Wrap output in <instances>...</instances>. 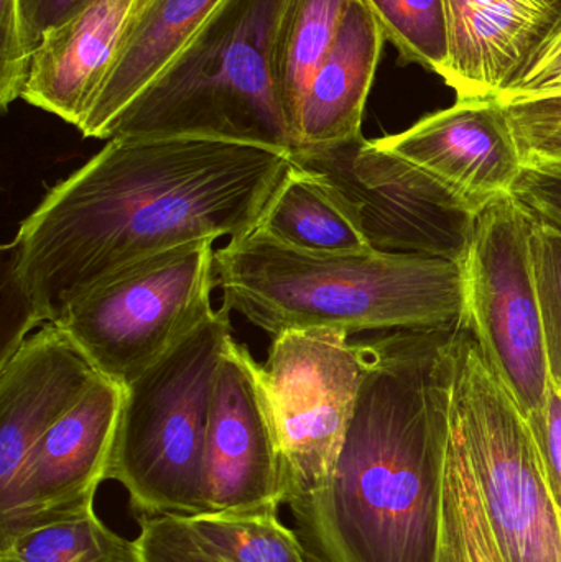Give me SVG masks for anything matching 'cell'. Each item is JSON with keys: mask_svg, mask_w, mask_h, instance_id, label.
I'll return each instance as SVG.
<instances>
[{"mask_svg": "<svg viewBox=\"0 0 561 562\" xmlns=\"http://www.w3.org/2000/svg\"><path fill=\"white\" fill-rule=\"evenodd\" d=\"M282 462L260 363L231 339L217 372L201 479V515L280 512Z\"/></svg>", "mask_w": 561, "mask_h": 562, "instance_id": "7c38bea8", "label": "cell"}, {"mask_svg": "<svg viewBox=\"0 0 561 562\" xmlns=\"http://www.w3.org/2000/svg\"><path fill=\"white\" fill-rule=\"evenodd\" d=\"M534 220L513 196L484 207L461 257L463 326L524 415L549 393V357L534 266Z\"/></svg>", "mask_w": 561, "mask_h": 562, "instance_id": "ba28073f", "label": "cell"}, {"mask_svg": "<svg viewBox=\"0 0 561 562\" xmlns=\"http://www.w3.org/2000/svg\"><path fill=\"white\" fill-rule=\"evenodd\" d=\"M221 0H134L111 68L78 125L85 138L108 137L117 115L197 35Z\"/></svg>", "mask_w": 561, "mask_h": 562, "instance_id": "e0dca14e", "label": "cell"}, {"mask_svg": "<svg viewBox=\"0 0 561 562\" xmlns=\"http://www.w3.org/2000/svg\"><path fill=\"white\" fill-rule=\"evenodd\" d=\"M559 514H560V521H561V507L559 505Z\"/></svg>", "mask_w": 561, "mask_h": 562, "instance_id": "836d02e7", "label": "cell"}, {"mask_svg": "<svg viewBox=\"0 0 561 562\" xmlns=\"http://www.w3.org/2000/svg\"><path fill=\"white\" fill-rule=\"evenodd\" d=\"M458 99L497 98L556 15L557 0H444Z\"/></svg>", "mask_w": 561, "mask_h": 562, "instance_id": "9a60e30c", "label": "cell"}, {"mask_svg": "<svg viewBox=\"0 0 561 562\" xmlns=\"http://www.w3.org/2000/svg\"><path fill=\"white\" fill-rule=\"evenodd\" d=\"M524 165L561 167V94L501 102Z\"/></svg>", "mask_w": 561, "mask_h": 562, "instance_id": "d4e9b609", "label": "cell"}, {"mask_svg": "<svg viewBox=\"0 0 561 562\" xmlns=\"http://www.w3.org/2000/svg\"><path fill=\"white\" fill-rule=\"evenodd\" d=\"M3 314H9L10 317L3 319L2 326V352H0V366L5 363L10 357L15 353V350L22 346L23 340L30 336V330L42 327L33 314L32 306H30L26 297L23 296L16 281L13 280L9 267L3 263Z\"/></svg>", "mask_w": 561, "mask_h": 562, "instance_id": "d6a6232c", "label": "cell"}, {"mask_svg": "<svg viewBox=\"0 0 561 562\" xmlns=\"http://www.w3.org/2000/svg\"><path fill=\"white\" fill-rule=\"evenodd\" d=\"M553 94H561V0L549 29L496 99L510 102Z\"/></svg>", "mask_w": 561, "mask_h": 562, "instance_id": "4316f807", "label": "cell"}, {"mask_svg": "<svg viewBox=\"0 0 561 562\" xmlns=\"http://www.w3.org/2000/svg\"><path fill=\"white\" fill-rule=\"evenodd\" d=\"M214 256L213 240H198L148 257L86 291L55 324L125 386L214 313Z\"/></svg>", "mask_w": 561, "mask_h": 562, "instance_id": "52a82bcc", "label": "cell"}, {"mask_svg": "<svg viewBox=\"0 0 561 562\" xmlns=\"http://www.w3.org/2000/svg\"><path fill=\"white\" fill-rule=\"evenodd\" d=\"M280 512L181 517L188 530L224 562H312Z\"/></svg>", "mask_w": 561, "mask_h": 562, "instance_id": "603a6c76", "label": "cell"}, {"mask_svg": "<svg viewBox=\"0 0 561 562\" xmlns=\"http://www.w3.org/2000/svg\"><path fill=\"white\" fill-rule=\"evenodd\" d=\"M96 0H19L20 26L26 53L45 42L49 33L85 12Z\"/></svg>", "mask_w": 561, "mask_h": 562, "instance_id": "4dcf8cb0", "label": "cell"}, {"mask_svg": "<svg viewBox=\"0 0 561 562\" xmlns=\"http://www.w3.org/2000/svg\"><path fill=\"white\" fill-rule=\"evenodd\" d=\"M405 61L444 75L450 61L444 0H364Z\"/></svg>", "mask_w": 561, "mask_h": 562, "instance_id": "cb8c5ba5", "label": "cell"}, {"mask_svg": "<svg viewBox=\"0 0 561 562\" xmlns=\"http://www.w3.org/2000/svg\"><path fill=\"white\" fill-rule=\"evenodd\" d=\"M534 266L542 306L550 376L561 386V234L536 220Z\"/></svg>", "mask_w": 561, "mask_h": 562, "instance_id": "484cf974", "label": "cell"}, {"mask_svg": "<svg viewBox=\"0 0 561 562\" xmlns=\"http://www.w3.org/2000/svg\"><path fill=\"white\" fill-rule=\"evenodd\" d=\"M290 151L200 137H114L49 188L3 263L40 326L165 250L256 229Z\"/></svg>", "mask_w": 561, "mask_h": 562, "instance_id": "6da1fadb", "label": "cell"}, {"mask_svg": "<svg viewBox=\"0 0 561 562\" xmlns=\"http://www.w3.org/2000/svg\"><path fill=\"white\" fill-rule=\"evenodd\" d=\"M99 376L78 344L55 323L30 334L0 366V488Z\"/></svg>", "mask_w": 561, "mask_h": 562, "instance_id": "5bb4252c", "label": "cell"}, {"mask_svg": "<svg viewBox=\"0 0 561 562\" xmlns=\"http://www.w3.org/2000/svg\"><path fill=\"white\" fill-rule=\"evenodd\" d=\"M223 307L276 337L333 327L435 330L463 326L460 262L408 254L318 256L277 243L259 227L216 250Z\"/></svg>", "mask_w": 561, "mask_h": 562, "instance_id": "3957f363", "label": "cell"}, {"mask_svg": "<svg viewBox=\"0 0 561 562\" xmlns=\"http://www.w3.org/2000/svg\"><path fill=\"white\" fill-rule=\"evenodd\" d=\"M349 337L333 327L285 330L260 363L289 507L325 487L345 446L364 375L361 342Z\"/></svg>", "mask_w": 561, "mask_h": 562, "instance_id": "9c48e42d", "label": "cell"}, {"mask_svg": "<svg viewBox=\"0 0 561 562\" xmlns=\"http://www.w3.org/2000/svg\"><path fill=\"white\" fill-rule=\"evenodd\" d=\"M455 329L362 340L364 375L335 471L290 507L310 561L440 560Z\"/></svg>", "mask_w": 561, "mask_h": 562, "instance_id": "7a4b0ae2", "label": "cell"}, {"mask_svg": "<svg viewBox=\"0 0 561 562\" xmlns=\"http://www.w3.org/2000/svg\"><path fill=\"white\" fill-rule=\"evenodd\" d=\"M348 2L287 0L283 7L273 40L272 79L292 134L306 89L335 42Z\"/></svg>", "mask_w": 561, "mask_h": 562, "instance_id": "ffe728a7", "label": "cell"}, {"mask_svg": "<svg viewBox=\"0 0 561 562\" xmlns=\"http://www.w3.org/2000/svg\"><path fill=\"white\" fill-rule=\"evenodd\" d=\"M290 160L322 175L338 190L372 249L457 262L463 257L478 214L375 140L361 134L300 147Z\"/></svg>", "mask_w": 561, "mask_h": 562, "instance_id": "30bf717a", "label": "cell"}, {"mask_svg": "<svg viewBox=\"0 0 561 562\" xmlns=\"http://www.w3.org/2000/svg\"><path fill=\"white\" fill-rule=\"evenodd\" d=\"M384 42L368 3L349 0L335 42L313 76L296 115V148L351 140L362 134L366 102Z\"/></svg>", "mask_w": 561, "mask_h": 562, "instance_id": "ac0fdd59", "label": "cell"}, {"mask_svg": "<svg viewBox=\"0 0 561 562\" xmlns=\"http://www.w3.org/2000/svg\"><path fill=\"white\" fill-rule=\"evenodd\" d=\"M450 402L481 497L507 562H561L559 502L529 419L474 337L447 340Z\"/></svg>", "mask_w": 561, "mask_h": 562, "instance_id": "8992f818", "label": "cell"}, {"mask_svg": "<svg viewBox=\"0 0 561 562\" xmlns=\"http://www.w3.org/2000/svg\"><path fill=\"white\" fill-rule=\"evenodd\" d=\"M287 0H221L165 71L117 115L108 137H200L296 148L272 79Z\"/></svg>", "mask_w": 561, "mask_h": 562, "instance_id": "277c9868", "label": "cell"}, {"mask_svg": "<svg viewBox=\"0 0 561 562\" xmlns=\"http://www.w3.org/2000/svg\"><path fill=\"white\" fill-rule=\"evenodd\" d=\"M375 144L437 181L473 214L513 194L526 167L496 98L458 99Z\"/></svg>", "mask_w": 561, "mask_h": 562, "instance_id": "4fadbf2b", "label": "cell"}, {"mask_svg": "<svg viewBox=\"0 0 561 562\" xmlns=\"http://www.w3.org/2000/svg\"><path fill=\"white\" fill-rule=\"evenodd\" d=\"M277 243L318 256L369 252L355 211L326 178L290 164L257 224Z\"/></svg>", "mask_w": 561, "mask_h": 562, "instance_id": "d6986e66", "label": "cell"}, {"mask_svg": "<svg viewBox=\"0 0 561 562\" xmlns=\"http://www.w3.org/2000/svg\"><path fill=\"white\" fill-rule=\"evenodd\" d=\"M527 419L539 445L553 494L561 507V386L559 383L553 380L550 382L542 408L527 416Z\"/></svg>", "mask_w": 561, "mask_h": 562, "instance_id": "1f68e13d", "label": "cell"}, {"mask_svg": "<svg viewBox=\"0 0 561 562\" xmlns=\"http://www.w3.org/2000/svg\"><path fill=\"white\" fill-rule=\"evenodd\" d=\"M231 339V311L221 306L124 386L109 481L125 488L137 521L201 515L207 422Z\"/></svg>", "mask_w": 561, "mask_h": 562, "instance_id": "5b68a950", "label": "cell"}, {"mask_svg": "<svg viewBox=\"0 0 561 562\" xmlns=\"http://www.w3.org/2000/svg\"><path fill=\"white\" fill-rule=\"evenodd\" d=\"M513 196L530 216L561 234V167L527 165Z\"/></svg>", "mask_w": 561, "mask_h": 562, "instance_id": "f546056e", "label": "cell"}, {"mask_svg": "<svg viewBox=\"0 0 561 562\" xmlns=\"http://www.w3.org/2000/svg\"><path fill=\"white\" fill-rule=\"evenodd\" d=\"M0 562H135V550L91 508L0 541Z\"/></svg>", "mask_w": 561, "mask_h": 562, "instance_id": "7402d4cb", "label": "cell"}, {"mask_svg": "<svg viewBox=\"0 0 561 562\" xmlns=\"http://www.w3.org/2000/svg\"><path fill=\"white\" fill-rule=\"evenodd\" d=\"M135 562H224L193 537L181 517L138 520Z\"/></svg>", "mask_w": 561, "mask_h": 562, "instance_id": "83f0119b", "label": "cell"}, {"mask_svg": "<svg viewBox=\"0 0 561 562\" xmlns=\"http://www.w3.org/2000/svg\"><path fill=\"white\" fill-rule=\"evenodd\" d=\"M134 0H96L32 53L22 101L78 127L111 68Z\"/></svg>", "mask_w": 561, "mask_h": 562, "instance_id": "2e32d148", "label": "cell"}, {"mask_svg": "<svg viewBox=\"0 0 561 562\" xmlns=\"http://www.w3.org/2000/svg\"><path fill=\"white\" fill-rule=\"evenodd\" d=\"M438 562H507L487 518L453 413L445 468L444 533Z\"/></svg>", "mask_w": 561, "mask_h": 562, "instance_id": "44dd1931", "label": "cell"}, {"mask_svg": "<svg viewBox=\"0 0 561 562\" xmlns=\"http://www.w3.org/2000/svg\"><path fill=\"white\" fill-rule=\"evenodd\" d=\"M30 56L23 45L19 0H0V105L22 98Z\"/></svg>", "mask_w": 561, "mask_h": 562, "instance_id": "f1b7e54d", "label": "cell"}, {"mask_svg": "<svg viewBox=\"0 0 561 562\" xmlns=\"http://www.w3.org/2000/svg\"><path fill=\"white\" fill-rule=\"evenodd\" d=\"M124 385L99 376L30 449L7 487L0 488V541L94 508L109 481Z\"/></svg>", "mask_w": 561, "mask_h": 562, "instance_id": "8fae6325", "label": "cell"}]
</instances>
